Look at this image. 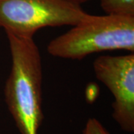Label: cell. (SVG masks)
Returning <instances> with one entry per match:
<instances>
[{
	"label": "cell",
	"mask_w": 134,
	"mask_h": 134,
	"mask_svg": "<svg viewBox=\"0 0 134 134\" xmlns=\"http://www.w3.org/2000/svg\"><path fill=\"white\" fill-rule=\"evenodd\" d=\"M107 15L134 17V0H100Z\"/></svg>",
	"instance_id": "cell-5"
},
{
	"label": "cell",
	"mask_w": 134,
	"mask_h": 134,
	"mask_svg": "<svg viewBox=\"0 0 134 134\" xmlns=\"http://www.w3.org/2000/svg\"><path fill=\"white\" fill-rule=\"evenodd\" d=\"M66 1L69 2H72V3H74V4L80 5L81 4H82V3L86 2L89 1V0H66Z\"/></svg>",
	"instance_id": "cell-7"
},
{
	"label": "cell",
	"mask_w": 134,
	"mask_h": 134,
	"mask_svg": "<svg viewBox=\"0 0 134 134\" xmlns=\"http://www.w3.org/2000/svg\"><path fill=\"white\" fill-rule=\"evenodd\" d=\"M83 134H110L97 119L91 118L86 121Z\"/></svg>",
	"instance_id": "cell-6"
},
{
	"label": "cell",
	"mask_w": 134,
	"mask_h": 134,
	"mask_svg": "<svg viewBox=\"0 0 134 134\" xmlns=\"http://www.w3.org/2000/svg\"><path fill=\"white\" fill-rule=\"evenodd\" d=\"M11 68L5 82V100L21 134H38L43 121V65L32 37L5 32Z\"/></svg>",
	"instance_id": "cell-1"
},
{
	"label": "cell",
	"mask_w": 134,
	"mask_h": 134,
	"mask_svg": "<svg viewBox=\"0 0 134 134\" xmlns=\"http://www.w3.org/2000/svg\"><path fill=\"white\" fill-rule=\"evenodd\" d=\"M89 16L66 0H0V27L25 37L46 27L74 26Z\"/></svg>",
	"instance_id": "cell-3"
},
{
	"label": "cell",
	"mask_w": 134,
	"mask_h": 134,
	"mask_svg": "<svg viewBox=\"0 0 134 134\" xmlns=\"http://www.w3.org/2000/svg\"><path fill=\"white\" fill-rule=\"evenodd\" d=\"M98 80L112 93L113 119L122 130L134 132V53L101 55L93 62Z\"/></svg>",
	"instance_id": "cell-4"
},
{
	"label": "cell",
	"mask_w": 134,
	"mask_h": 134,
	"mask_svg": "<svg viewBox=\"0 0 134 134\" xmlns=\"http://www.w3.org/2000/svg\"><path fill=\"white\" fill-rule=\"evenodd\" d=\"M113 50L134 53V17L90 14L47 46L52 56L68 60Z\"/></svg>",
	"instance_id": "cell-2"
}]
</instances>
